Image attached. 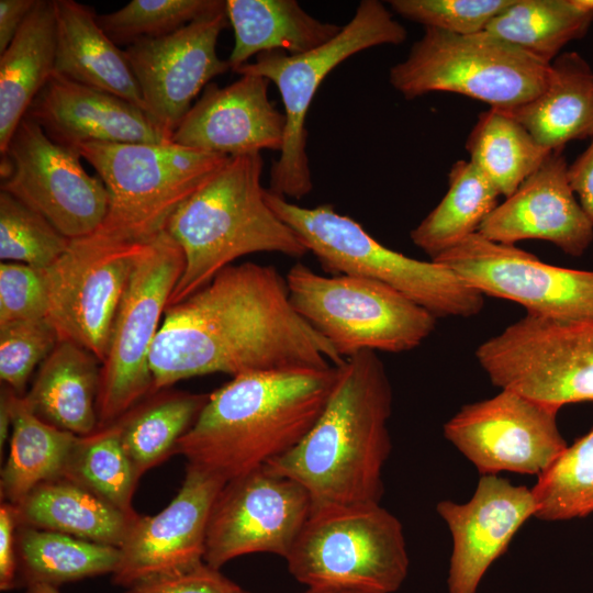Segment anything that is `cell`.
<instances>
[{
  "mask_svg": "<svg viewBox=\"0 0 593 593\" xmlns=\"http://www.w3.org/2000/svg\"><path fill=\"white\" fill-rule=\"evenodd\" d=\"M228 24L224 10L123 49L146 115L169 141L197 96L214 77L232 69L216 53L219 36Z\"/></svg>",
  "mask_w": 593,
  "mask_h": 593,
  "instance_id": "obj_18",
  "label": "cell"
},
{
  "mask_svg": "<svg viewBox=\"0 0 593 593\" xmlns=\"http://www.w3.org/2000/svg\"><path fill=\"white\" fill-rule=\"evenodd\" d=\"M146 244L94 232L70 240L56 261L38 269L47 296L46 318L59 340L72 342L104 361L119 305Z\"/></svg>",
  "mask_w": 593,
  "mask_h": 593,
  "instance_id": "obj_13",
  "label": "cell"
},
{
  "mask_svg": "<svg viewBox=\"0 0 593 593\" xmlns=\"http://www.w3.org/2000/svg\"><path fill=\"white\" fill-rule=\"evenodd\" d=\"M79 152L52 141L24 116L1 154V190L43 215L68 239L91 235L108 214L109 193L86 172Z\"/></svg>",
  "mask_w": 593,
  "mask_h": 593,
  "instance_id": "obj_14",
  "label": "cell"
},
{
  "mask_svg": "<svg viewBox=\"0 0 593 593\" xmlns=\"http://www.w3.org/2000/svg\"><path fill=\"white\" fill-rule=\"evenodd\" d=\"M59 342L46 317L0 325V378L12 391L24 395L26 383Z\"/></svg>",
  "mask_w": 593,
  "mask_h": 593,
  "instance_id": "obj_40",
  "label": "cell"
},
{
  "mask_svg": "<svg viewBox=\"0 0 593 593\" xmlns=\"http://www.w3.org/2000/svg\"><path fill=\"white\" fill-rule=\"evenodd\" d=\"M208 399L204 393L164 389L146 396L115 422L139 477L176 454L179 439L193 425Z\"/></svg>",
  "mask_w": 593,
  "mask_h": 593,
  "instance_id": "obj_32",
  "label": "cell"
},
{
  "mask_svg": "<svg viewBox=\"0 0 593 593\" xmlns=\"http://www.w3.org/2000/svg\"><path fill=\"white\" fill-rule=\"evenodd\" d=\"M225 11L234 31L228 58L233 70L265 52L306 53L342 30L313 18L295 0H226Z\"/></svg>",
  "mask_w": 593,
  "mask_h": 593,
  "instance_id": "obj_29",
  "label": "cell"
},
{
  "mask_svg": "<svg viewBox=\"0 0 593 593\" xmlns=\"http://www.w3.org/2000/svg\"><path fill=\"white\" fill-rule=\"evenodd\" d=\"M63 478L121 511L137 515L132 499L141 477L123 447L115 422L77 437Z\"/></svg>",
  "mask_w": 593,
  "mask_h": 593,
  "instance_id": "obj_36",
  "label": "cell"
},
{
  "mask_svg": "<svg viewBox=\"0 0 593 593\" xmlns=\"http://www.w3.org/2000/svg\"><path fill=\"white\" fill-rule=\"evenodd\" d=\"M405 27L378 0H362L339 33L324 45L303 54L282 51L260 53L255 61L234 71L268 79L278 88L286 115L284 143L270 170L269 191L301 199L313 189L306 154V115L325 77L350 56L384 44H401Z\"/></svg>",
  "mask_w": 593,
  "mask_h": 593,
  "instance_id": "obj_9",
  "label": "cell"
},
{
  "mask_svg": "<svg viewBox=\"0 0 593 593\" xmlns=\"http://www.w3.org/2000/svg\"><path fill=\"white\" fill-rule=\"evenodd\" d=\"M13 505L19 526L57 532L118 548L139 516L121 511L65 478L38 484Z\"/></svg>",
  "mask_w": 593,
  "mask_h": 593,
  "instance_id": "obj_27",
  "label": "cell"
},
{
  "mask_svg": "<svg viewBox=\"0 0 593 593\" xmlns=\"http://www.w3.org/2000/svg\"><path fill=\"white\" fill-rule=\"evenodd\" d=\"M243 589L217 569L202 562L191 569L150 578L127 588L125 593H242Z\"/></svg>",
  "mask_w": 593,
  "mask_h": 593,
  "instance_id": "obj_43",
  "label": "cell"
},
{
  "mask_svg": "<svg viewBox=\"0 0 593 593\" xmlns=\"http://www.w3.org/2000/svg\"><path fill=\"white\" fill-rule=\"evenodd\" d=\"M436 511L452 538L448 592L475 593L489 567L522 525L535 517L536 500L532 489L497 474H484L467 503L444 500Z\"/></svg>",
  "mask_w": 593,
  "mask_h": 593,
  "instance_id": "obj_20",
  "label": "cell"
},
{
  "mask_svg": "<svg viewBox=\"0 0 593 593\" xmlns=\"http://www.w3.org/2000/svg\"><path fill=\"white\" fill-rule=\"evenodd\" d=\"M547 64L486 31L458 35L425 29L407 57L391 67V86L405 99L452 92L510 111L548 85Z\"/></svg>",
  "mask_w": 593,
  "mask_h": 593,
  "instance_id": "obj_7",
  "label": "cell"
},
{
  "mask_svg": "<svg viewBox=\"0 0 593 593\" xmlns=\"http://www.w3.org/2000/svg\"><path fill=\"white\" fill-rule=\"evenodd\" d=\"M571 2L580 11L593 13V0H571Z\"/></svg>",
  "mask_w": 593,
  "mask_h": 593,
  "instance_id": "obj_50",
  "label": "cell"
},
{
  "mask_svg": "<svg viewBox=\"0 0 593 593\" xmlns=\"http://www.w3.org/2000/svg\"><path fill=\"white\" fill-rule=\"evenodd\" d=\"M14 391L9 387H4L1 391L0 399V446L8 439L9 430L12 428V396Z\"/></svg>",
  "mask_w": 593,
  "mask_h": 593,
  "instance_id": "obj_47",
  "label": "cell"
},
{
  "mask_svg": "<svg viewBox=\"0 0 593 593\" xmlns=\"http://www.w3.org/2000/svg\"><path fill=\"white\" fill-rule=\"evenodd\" d=\"M563 149L552 150L541 166L497 204L478 233L496 243L547 240L563 253L582 255L593 240V223L568 180Z\"/></svg>",
  "mask_w": 593,
  "mask_h": 593,
  "instance_id": "obj_22",
  "label": "cell"
},
{
  "mask_svg": "<svg viewBox=\"0 0 593 593\" xmlns=\"http://www.w3.org/2000/svg\"><path fill=\"white\" fill-rule=\"evenodd\" d=\"M101 365L89 350L59 340L40 365L24 398L31 410L48 424L77 436L89 435L99 427Z\"/></svg>",
  "mask_w": 593,
  "mask_h": 593,
  "instance_id": "obj_25",
  "label": "cell"
},
{
  "mask_svg": "<svg viewBox=\"0 0 593 593\" xmlns=\"http://www.w3.org/2000/svg\"><path fill=\"white\" fill-rule=\"evenodd\" d=\"M16 588L64 583L113 573L118 547L80 539L66 534L19 526L16 532Z\"/></svg>",
  "mask_w": 593,
  "mask_h": 593,
  "instance_id": "obj_31",
  "label": "cell"
},
{
  "mask_svg": "<svg viewBox=\"0 0 593 593\" xmlns=\"http://www.w3.org/2000/svg\"><path fill=\"white\" fill-rule=\"evenodd\" d=\"M225 480L187 465L177 495L159 513L138 516L120 549L112 582L133 584L204 562L206 527Z\"/></svg>",
  "mask_w": 593,
  "mask_h": 593,
  "instance_id": "obj_19",
  "label": "cell"
},
{
  "mask_svg": "<svg viewBox=\"0 0 593 593\" xmlns=\"http://www.w3.org/2000/svg\"><path fill=\"white\" fill-rule=\"evenodd\" d=\"M47 296L38 269L13 261L0 264V325L46 317Z\"/></svg>",
  "mask_w": 593,
  "mask_h": 593,
  "instance_id": "obj_42",
  "label": "cell"
},
{
  "mask_svg": "<svg viewBox=\"0 0 593 593\" xmlns=\"http://www.w3.org/2000/svg\"><path fill=\"white\" fill-rule=\"evenodd\" d=\"M54 0H37L8 48L0 54V153L55 71Z\"/></svg>",
  "mask_w": 593,
  "mask_h": 593,
  "instance_id": "obj_28",
  "label": "cell"
},
{
  "mask_svg": "<svg viewBox=\"0 0 593 593\" xmlns=\"http://www.w3.org/2000/svg\"><path fill=\"white\" fill-rule=\"evenodd\" d=\"M338 376L326 369L259 370L209 394L176 454L225 481L295 447L322 414Z\"/></svg>",
  "mask_w": 593,
  "mask_h": 593,
  "instance_id": "obj_3",
  "label": "cell"
},
{
  "mask_svg": "<svg viewBox=\"0 0 593 593\" xmlns=\"http://www.w3.org/2000/svg\"><path fill=\"white\" fill-rule=\"evenodd\" d=\"M392 400L385 367L376 351L347 358L314 426L295 447L265 466L307 491L311 513L380 504L383 467L392 448L388 428Z\"/></svg>",
  "mask_w": 593,
  "mask_h": 593,
  "instance_id": "obj_2",
  "label": "cell"
},
{
  "mask_svg": "<svg viewBox=\"0 0 593 593\" xmlns=\"http://www.w3.org/2000/svg\"><path fill=\"white\" fill-rule=\"evenodd\" d=\"M346 359L293 309L273 266L230 265L167 306L149 355L154 392L223 372L326 369Z\"/></svg>",
  "mask_w": 593,
  "mask_h": 593,
  "instance_id": "obj_1",
  "label": "cell"
},
{
  "mask_svg": "<svg viewBox=\"0 0 593 593\" xmlns=\"http://www.w3.org/2000/svg\"><path fill=\"white\" fill-rule=\"evenodd\" d=\"M37 0H0V54L15 37Z\"/></svg>",
  "mask_w": 593,
  "mask_h": 593,
  "instance_id": "obj_46",
  "label": "cell"
},
{
  "mask_svg": "<svg viewBox=\"0 0 593 593\" xmlns=\"http://www.w3.org/2000/svg\"><path fill=\"white\" fill-rule=\"evenodd\" d=\"M19 523L14 505L1 502L0 505V590L16 589L18 553L16 532Z\"/></svg>",
  "mask_w": 593,
  "mask_h": 593,
  "instance_id": "obj_44",
  "label": "cell"
},
{
  "mask_svg": "<svg viewBox=\"0 0 593 593\" xmlns=\"http://www.w3.org/2000/svg\"><path fill=\"white\" fill-rule=\"evenodd\" d=\"M286 560L309 588L358 593L398 591L410 563L403 526L380 504L311 513Z\"/></svg>",
  "mask_w": 593,
  "mask_h": 593,
  "instance_id": "obj_10",
  "label": "cell"
},
{
  "mask_svg": "<svg viewBox=\"0 0 593 593\" xmlns=\"http://www.w3.org/2000/svg\"><path fill=\"white\" fill-rule=\"evenodd\" d=\"M592 22L593 13L580 11L571 0H513L485 31L551 64Z\"/></svg>",
  "mask_w": 593,
  "mask_h": 593,
  "instance_id": "obj_35",
  "label": "cell"
},
{
  "mask_svg": "<svg viewBox=\"0 0 593 593\" xmlns=\"http://www.w3.org/2000/svg\"><path fill=\"white\" fill-rule=\"evenodd\" d=\"M225 10L222 0H132L97 21L118 46L171 34L187 24Z\"/></svg>",
  "mask_w": 593,
  "mask_h": 593,
  "instance_id": "obj_38",
  "label": "cell"
},
{
  "mask_svg": "<svg viewBox=\"0 0 593 593\" xmlns=\"http://www.w3.org/2000/svg\"><path fill=\"white\" fill-rule=\"evenodd\" d=\"M11 429L0 491L3 502L16 504L38 484L63 478L78 436L40 418L15 392Z\"/></svg>",
  "mask_w": 593,
  "mask_h": 593,
  "instance_id": "obj_30",
  "label": "cell"
},
{
  "mask_svg": "<svg viewBox=\"0 0 593 593\" xmlns=\"http://www.w3.org/2000/svg\"><path fill=\"white\" fill-rule=\"evenodd\" d=\"M269 82L255 75H242L223 88L210 82L170 142L230 157L262 149L280 152L287 121L268 98Z\"/></svg>",
  "mask_w": 593,
  "mask_h": 593,
  "instance_id": "obj_21",
  "label": "cell"
},
{
  "mask_svg": "<svg viewBox=\"0 0 593 593\" xmlns=\"http://www.w3.org/2000/svg\"><path fill=\"white\" fill-rule=\"evenodd\" d=\"M532 491L539 519L567 521L593 513V429L568 446Z\"/></svg>",
  "mask_w": 593,
  "mask_h": 593,
  "instance_id": "obj_37",
  "label": "cell"
},
{
  "mask_svg": "<svg viewBox=\"0 0 593 593\" xmlns=\"http://www.w3.org/2000/svg\"><path fill=\"white\" fill-rule=\"evenodd\" d=\"M25 116L55 143L78 152L87 143H170L146 113L128 101L53 74Z\"/></svg>",
  "mask_w": 593,
  "mask_h": 593,
  "instance_id": "obj_23",
  "label": "cell"
},
{
  "mask_svg": "<svg viewBox=\"0 0 593 593\" xmlns=\"http://www.w3.org/2000/svg\"><path fill=\"white\" fill-rule=\"evenodd\" d=\"M54 72L118 96L144 111L142 93L124 51L100 27L94 10L74 0H54Z\"/></svg>",
  "mask_w": 593,
  "mask_h": 593,
  "instance_id": "obj_24",
  "label": "cell"
},
{
  "mask_svg": "<svg viewBox=\"0 0 593 593\" xmlns=\"http://www.w3.org/2000/svg\"><path fill=\"white\" fill-rule=\"evenodd\" d=\"M70 239L43 215L0 191V259L44 269L68 248Z\"/></svg>",
  "mask_w": 593,
  "mask_h": 593,
  "instance_id": "obj_39",
  "label": "cell"
},
{
  "mask_svg": "<svg viewBox=\"0 0 593 593\" xmlns=\"http://www.w3.org/2000/svg\"><path fill=\"white\" fill-rule=\"evenodd\" d=\"M475 357L500 389L559 410L593 401V320L526 314L483 342Z\"/></svg>",
  "mask_w": 593,
  "mask_h": 593,
  "instance_id": "obj_12",
  "label": "cell"
},
{
  "mask_svg": "<svg viewBox=\"0 0 593 593\" xmlns=\"http://www.w3.org/2000/svg\"><path fill=\"white\" fill-rule=\"evenodd\" d=\"M184 255L166 230L139 256L119 305L97 400L99 427L116 422L154 392L149 355Z\"/></svg>",
  "mask_w": 593,
  "mask_h": 593,
  "instance_id": "obj_11",
  "label": "cell"
},
{
  "mask_svg": "<svg viewBox=\"0 0 593 593\" xmlns=\"http://www.w3.org/2000/svg\"><path fill=\"white\" fill-rule=\"evenodd\" d=\"M568 180L581 208L593 223V137L589 147L568 166Z\"/></svg>",
  "mask_w": 593,
  "mask_h": 593,
  "instance_id": "obj_45",
  "label": "cell"
},
{
  "mask_svg": "<svg viewBox=\"0 0 593 593\" xmlns=\"http://www.w3.org/2000/svg\"><path fill=\"white\" fill-rule=\"evenodd\" d=\"M260 154L232 156L169 217L165 230L184 255V269L168 301L177 304L245 255L309 250L270 208L261 186Z\"/></svg>",
  "mask_w": 593,
  "mask_h": 593,
  "instance_id": "obj_4",
  "label": "cell"
},
{
  "mask_svg": "<svg viewBox=\"0 0 593 593\" xmlns=\"http://www.w3.org/2000/svg\"><path fill=\"white\" fill-rule=\"evenodd\" d=\"M266 199L326 271L381 282L436 317H469L483 309V294L449 268L385 247L358 222L337 213L333 205L303 208L268 189Z\"/></svg>",
  "mask_w": 593,
  "mask_h": 593,
  "instance_id": "obj_5",
  "label": "cell"
},
{
  "mask_svg": "<svg viewBox=\"0 0 593 593\" xmlns=\"http://www.w3.org/2000/svg\"><path fill=\"white\" fill-rule=\"evenodd\" d=\"M466 149L470 161L500 195L510 197L552 152L507 113L492 109L480 113Z\"/></svg>",
  "mask_w": 593,
  "mask_h": 593,
  "instance_id": "obj_34",
  "label": "cell"
},
{
  "mask_svg": "<svg viewBox=\"0 0 593 593\" xmlns=\"http://www.w3.org/2000/svg\"><path fill=\"white\" fill-rule=\"evenodd\" d=\"M286 281L293 309L344 359L362 350H412L436 326L429 311L371 279L326 277L296 262Z\"/></svg>",
  "mask_w": 593,
  "mask_h": 593,
  "instance_id": "obj_8",
  "label": "cell"
},
{
  "mask_svg": "<svg viewBox=\"0 0 593 593\" xmlns=\"http://www.w3.org/2000/svg\"><path fill=\"white\" fill-rule=\"evenodd\" d=\"M24 593H59V591L55 586L36 584L26 588Z\"/></svg>",
  "mask_w": 593,
  "mask_h": 593,
  "instance_id": "obj_48",
  "label": "cell"
},
{
  "mask_svg": "<svg viewBox=\"0 0 593 593\" xmlns=\"http://www.w3.org/2000/svg\"><path fill=\"white\" fill-rule=\"evenodd\" d=\"M499 191L470 161H456L441 201L411 231L415 246L434 259L477 233L497 206Z\"/></svg>",
  "mask_w": 593,
  "mask_h": 593,
  "instance_id": "obj_33",
  "label": "cell"
},
{
  "mask_svg": "<svg viewBox=\"0 0 593 593\" xmlns=\"http://www.w3.org/2000/svg\"><path fill=\"white\" fill-rule=\"evenodd\" d=\"M559 409L511 390L463 405L444 435L481 475L511 471L539 477L568 447Z\"/></svg>",
  "mask_w": 593,
  "mask_h": 593,
  "instance_id": "obj_17",
  "label": "cell"
},
{
  "mask_svg": "<svg viewBox=\"0 0 593 593\" xmlns=\"http://www.w3.org/2000/svg\"><path fill=\"white\" fill-rule=\"evenodd\" d=\"M242 593H249L245 590ZM304 593H358L347 590L327 589V588H309Z\"/></svg>",
  "mask_w": 593,
  "mask_h": 593,
  "instance_id": "obj_49",
  "label": "cell"
},
{
  "mask_svg": "<svg viewBox=\"0 0 593 593\" xmlns=\"http://www.w3.org/2000/svg\"><path fill=\"white\" fill-rule=\"evenodd\" d=\"M312 511L307 491L266 466L225 482L211 508L204 562L268 552L287 558Z\"/></svg>",
  "mask_w": 593,
  "mask_h": 593,
  "instance_id": "obj_16",
  "label": "cell"
},
{
  "mask_svg": "<svg viewBox=\"0 0 593 593\" xmlns=\"http://www.w3.org/2000/svg\"><path fill=\"white\" fill-rule=\"evenodd\" d=\"M430 260L446 266L483 295L518 303L526 314L561 321L593 320V270L549 265L478 232Z\"/></svg>",
  "mask_w": 593,
  "mask_h": 593,
  "instance_id": "obj_15",
  "label": "cell"
},
{
  "mask_svg": "<svg viewBox=\"0 0 593 593\" xmlns=\"http://www.w3.org/2000/svg\"><path fill=\"white\" fill-rule=\"evenodd\" d=\"M109 193L98 233L121 242L148 243L174 212L228 160L230 156L174 143H87L78 149Z\"/></svg>",
  "mask_w": 593,
  "mask_h": 593,
  "instance_id": "obj_6",
  "label": "cell"
},
{
  "mask_svg": "<svg viewBox=\"0 0 593 593\" xmlns=\"http://www.w3.org/2000/svg\"><path fill=\"white\" fill-rule=\"evenodd\" d=\"M513 0H391L392 10L425 29L458 35L486 30L490 22Z\"/></svg>",
  "mask_w": 593,
  "mask_h": 593,
  "instance_id": "obj_41",
  "label": "cell"
},
{
  "mask_svg": "<svg viewBox=\"0 0 593 593\" xmlns=\"http://www.w3.org/2000/svg\"><path fill=\"white\" fill-rule=\"evenodd\" d=\"M503 112L549 150L593 137V69L575 52L560 54L551 63L547 87L529 102Z\"/></svg>",
  "mask_w": 593,
  "mask_h": 593,
  "instance_id": "obj_26",
  "label": "cell"
}]
</instances>
